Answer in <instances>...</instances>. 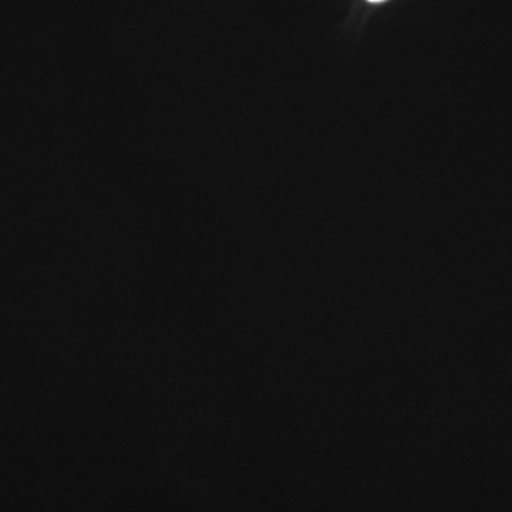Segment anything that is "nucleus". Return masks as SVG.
<instances>
[{
  "label": "nucleus",
  "instance_id": "nucleus-1",
  "mask_svg": "<svg viewBox=\"0 0 512 512\" xmlns=\"http://www.w3.org/2000/svg\"><path fill=\"white\" fill-rule=\"evenodd\" d=\"M367 2L380 3V2H384V0H367Z\"/></svg>",
  "mask_w": 512,
  "mask_h": 512
}]
</instances>
